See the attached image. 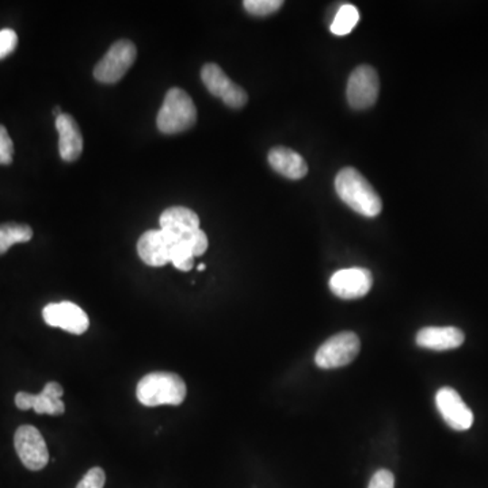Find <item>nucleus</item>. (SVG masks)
Segmentation results:
<instances>
[{
  "instance_id": "nucleus-1",
  "label": "nucleus",
  "mask_w": 488,
  "mask_h": 488,
  "mask_svg": "<svg viewBox=\"0 0 488 488\" xmlns=\"http://www.w3.org/2000/svg\"><path fill=\"white\" fill-rule=\"evenodd\" d=\"M335 190L340 200L357 214L367 217H376L381 214L383 203L380 196L356 168L345 167L338 173Z\"/></svg>"
},
{
  "instance_id": "nucleus-2",
  "label": "nucleus",
  "mask_w": 488,
  "mask_h": 488,
  "mask_svg": "<svg viewBox=\"0 0 488 488\" xmlns=\"http://www.w3.org/2000/svg\"><path fill=\"white\" fill-rule=\"evenodd\" d=\"M187 397V384L176 373L154 372L144 376L138 386V399L147 407L179 406Z\"/></svg>"
},
{
  "instance_id": "nucleus-3",
  "label": "nucleus",
  "mask_w": 488,
  "mask_h": 488,
  "mask_svg": "<svg viewBox=\"0 0 488 488\" xmlns=\"http://www.w3.org/2000/svg\"><path fill=\"white\" fill-rule=\"evenodd\" d=\"M197 121V109L190 95L181 89H171L166 94L158 114V129L165 135L187 132Z\"/></svg>"
},
{
  "instance_id": "nucleus-4",
  "label": "nucleus",
  "mask_w": 488,
  "mask_h": 488,
  "mask_svg": "<svg viewBox=\"0 0 488 488\" xmlns=\"http://www.w3.org/2000/svg\"><path fill=\"white\" fill-rule=\"evenodd\" d=\"M136 56H138V49L132 41H116L109 49L108 53L95 65L94 78L100 83H117L132 67Z\"/></svg>"
},
{
  "instance_id": "nucleus-5",
  "label": "nucleus",
  "mask_w": 488,
  "mask_h": 488,
  "mask_svg": "<svg viewBox=\"0 0 488 488\" xmlns=\"http://www.w3.org/2000/svg\"><path fill=\"white\" fill-rule=\"evenodd\" d=\"M361 343L357 334L351 331H343L327 340L319 348L315 356V362L321 369H335L346 367L359 356Z\"/></svg>"
},
{
  "instance_id": "nucleus-6",
  "label": "nucleus",
  "mask_w": 488,
  "mask_h": 488,
  "mask_svg": "<svg viewBox=\"0 0 488 488\" xmlns=\"http://www.w3.org/2000/svg\"><path fill=\"white\" fill-rule=\"evenodd\" d=\"M380 91L378 72L370 65H359L351 72L346 89L349 105L356 110H365L375 105Z\"/></svg>"
},
{
  "instance_id": "nucleus-7",
  "label": "nucleus",
  "mask_w": 488,
  "mask_h": 488,
  "mask_svg": "<svg viewBox=\"0 0 488 488\" xmlns=\"http://www.w3.org/2000/svg\"><path fill=\"white\" fill-rule=\"evenodd\" d=\"M14 445L19 459L27 470L40 471L48 464V446L34 426L24 425L19 427L14 437Z\"/></svg>"
},
{
  "instance_id": "nucleus-8",
  "label": "nucleus",
  "mask_w": 488,
  "mask_h": 488,
  "mask_svg": "<svg viewBox=\"0 0 488 488\" xmlns=\"http://www.w3.org/2000/svg\"><path fill=\"white\" fill-rule=\"evenodd\" d=\"M201 79L208 91L215 97L220 98L228 108L241 109L247 103L248 95L244 89L234 83L225 75V71L215 62L204 65Z\"/></svg>"
},
{
  "instance_id": "nucleus-9",
  "label": "nucleus",
  "mask_w": 488,
  "mask_h": 488,
  "mask_svg": "<svg viewBox=\"0 0 488 488\" xmlns=\"http://www.w3.org/2000/svg\"><path fill=\"white\" fill-rule=\"evenodd\" d=\"M43 318L51 327H59L71 334L81 335L89 330L87 313L75 302H52L43 310Z\"/></svg>"
},
{
  "instance_id": "nucleus-10",
  "label": "nucleus",
  "mask_w": 488,
  "mask_h": 488,
  "mask_svg": "<svg viewBox=\"0 0 488 488\" xmlns=\"http://www.w3.org/2000/svg\"><path fill=\"white\" fill-rule=\"evenodd\" d=\"M372 285V273L362 267L340 270L330 280L332 293L343 300L361 299L369 293Z\"/></svg>"
},
{
  "instance_id": "nucleus-11",
  "label": "nucleus",
  "mask_w": 488,
  "mask_h": 488,
  "mask_svg": "<svg viewBox=\"0 0 488 488\" xmlns=\"http://www.w3.org/2000/svg\"><path fill=\"white\" fill-rule=\"evenodd\" d=\"M435 405L444 421L457 432H465L474 425V414L465 405L459 392L451 387H444L435 395Z\"/></svg>"
},
{
  "instance_id": "nucleus-12",
  "label": "nucleus",
  "mask_w": 488,
  "mask_h": 488,
  "mask_svg": "<svg viewBox=\"0 0 488 488\" xmlns=\"http://www.w3.org/2000/svg\"><path fill=\"white\" fill-rule=\"evenodd\" d=\"M160 230L176 244L187 242L196 231L200 230V217L192 209L173 206L160 216Z\"/></svg>"
},
{
  "instance_id": "nucleus-13",
  "label": "nucleus",
  "mask_w": 488,
  "mask_h": 488,
  "mask_svg": "<svg viewBox=\"0 0 488 488\" xmlns=\"http://www.w3.org/2000/svg\"><path fill=\"white\" fill-rule=\"evenodd\" d=\"M64 389L59 383L46 384L43 392L38 395L27 394V392H18L15 397V405L19 410H33L37 414H49V416H62L65 411L64 403L62 397Z\"/></svg>"
},
{
  "instance_id": "nucleus-14",
  "label": "nucleus",
  "mask_w": 488,
  "mask_h": 488,
  "mask_svg": "<svg viewBox=\"0 0 488 488\" xmlns=\"http://www.w3.org/2000/svg\"><path fill=\"white\" fill-rule=\"evenodd\" d=\"M176 245L162 230H151L139 239L138 253L148 266L162 267L170 263Z\"/></svg>"
},
{
  "instance_id": "nucleus-15",
  "label": "nucleus",
  "mask_w": 488,
  "mask_h": 488,
  "mask_svg": "<svg viewBox=\"0 0 488 488\" xmlns=\"http://www.w3.org/2000/svg\"><path fill=\"white\" fill-rule=\"evenodd\" d=\"M59 132V152L64 162H75L83 152V136L81 128L70 114L62 113L56 119Z\"/></svg>"
},
{
  "instance_id": "nucleus-16",
  "label": "nucleus",
  "mask_w": 488,
  "mask_h": 488,
  "mask_svg": "<svg viewBox=\"0 0 488 488\" xmlns=\"http://www.w3.org/2000/svg\"><path fill=\"white\" fill-rule=\"evenodd\" d=\"M464 332L456 327H426L416 334V345L430 350L445 351L460 348Z\"/></svg>"
},
{
  "instance_id": "nucleus-17",
  "label": "nucleus",
  "mask_w": 488,
  "mask_h": 488,
  "mask_svg": "<svg viewBox=\"0 0 488 488\" xmlns=\"http://www.w3.org/2000/svg\"><path fill=\"white\" fill-rule=\"evenodd\" d=\"M269 165L273 170L285 178L297 179L304 178L308 173L307 162L301 155L297 154L293 149L286 147H274L269 152Z\"/></svg>"
},
{
  "instance_id": "nucleus-18",
  "label": "nucleus",
  "mask_w": 488,
  "mask_h": 488,
  "mask_svg": "<svg viewBox=\"0 0 488 488\" xmlns=\"http://www.w3.org/2000/svg\"><path fill=\"white\" fill-rule=\"evenodd\" d=\"M33 238V230L26 225L5 223L0 225V255L7 253L11 245L26 244Z\"/></svg>"
},
{
  "instance_id": "nucleus-19",
  "label": "nucleus",
  "mask_w": 488,
  "mask_h": 488,
  "mask_svg": "<svg viewBox=\"0 0 488 488\" xmlns=\"http://www.w3.org/2000/svg\"><path fill=\"white\" fill-rule=\"evenodd\" d=\"M359 10L353 5H343L338 10L330 29H331V32L335 35H346L353 30V27L359 24Z\"/></svg>"
},
{
  "instance_id": "nucleus-20",
  "label": "nucleus",
  "mask_w": 488,
  "mask_h": 488,
  "mask_svg": "<svg viewBox=\"0 0 488 488\" xmlns=\"http://www.w3.org/2000/svg\"><path fill=\"white\" fill-rule=\"evenodd\" d=\"M245 11L251 15L266 16L277 13L283 5L281 0H245L244 2Z\"/></svg>"
},
{
  "instance_id": "nucleus-21",
  "label": "nucleus",
  "mask_w": 488,
  "mask_h": 488,
  "mask_svg": "<svg viewBox=\"0 0 488 488\" xmlns=\"http://www.w3.org/2000/svg\"><path fill=\"white\" fill-rule=\"evenodd\" d=\"M171 263L182 272H189L195 267V255L187 244H177L171 255Z\"/></svg>"
},
{
  "instance_id": "nucleus-22",
  "label": "nucleus",
  "mask_w": 488,
  "mask_h": 488,
  "mask_svg": "<svg viewBox=\"0 0 488 488\" xmlns=\"http://www.w3.org/2000/svg\"><path fill=\"white\" fill-rule=\"evenodd\" d=\"M14 143L7 129L0 125V165L8 166L13 163Z\"/></svg>"
},
{
  "instance_id": "nucleus-23",
  "label": "nucleus",
  "mask_w": 488,
  "mask_h": 488,
  "mask_svg": "<svg viewBox=\"0 0 488 488\" xmlns=\"http://www.w3.org/2000/svg\"><path fill=\"white\" fill-rule=\"evenodd\" d=\"M106 483L105 471L102 468H91L86 475L79 482L76 488H103Z\"/></svg>"
},
{
  "instance_id": "nucleus-24",
  "label": "nucleus",
  "mask_w": 488,
  "mask_h": 488,
  "mask_svg": "<svg viewBox=\"0 0 488 488\" xmlns=\"http://www.w3.org/2000/svg\"><path fill=\"white\" fill-rule=\"evenodd\" d=\"M18 45V35L14 30H0V60L13 53Z\"/></svg>"
},
{
  "instance_id": "nucleus-25",
  "label": "nucleus",
  "mask_w": 488,
  "mask_h": 488,
  "mask_svg": "<svg viewBox=\"0 0 488 488\" xmlns=\"http://www.w3.org/2000/svg\"><path fill=\"white\" fill-rule=\"evenodd\" d=\"M184 244L190 248L193 255L200 256L208 250V236H206V234L200 228V230L196 231V233L193 234L187 242H184Z\"/></svg>"
},
{
  "instance_id": "nucleus-26",
  "label": "nucleus",
  "mask_w": 488,
  "mask_h": 488,
  "mask_svg": "<svg viewBox=\"0 0 488 488\" xmlns=\"http://www.w3.org/2000/svg\"><path fill=\"white\" fill-rule=\"evenodd\" d=\"M368 488H395L394 474L388 470H380L370 479Z\"/></svg>"
},
{
  "instance_id": "nucleus-27",
  "label": "nucleus",
  "mask_w": 488,
  "mask_h": 488,
  "mask_svg": "<svg viewBox=\"0 0 488 488\" xmlns=\"http://www.w3.org/2000/svg\"><path fill=\"white\" fill-rule=\"evenodd\" d=\"M197 270L198 272H203V270H206V264L204 263L198 264Z\"/></svg>"
}]
</instances>
